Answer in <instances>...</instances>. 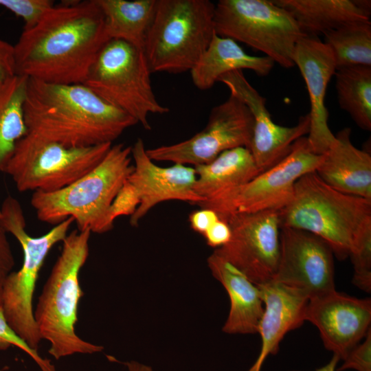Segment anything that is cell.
<instances>
[{"mask_svg": "<svg viewBox=\"0 0 371 371\" xmlns=\"http://www.w3.org/2000/svg\"><path fill=\"white\" fill-rule=\"evenodd\" d=\"M104 14L97 0L50 8L14 45L15 74L53 84H83L103 45Z\"/></svg>", "mask_w": 371, "mask_h": 371, "instance_id": "6da1fadb", "label": "cell"}, {"mask_svg": "<svg viewBox=\"0 0 371 371\" xmlns=\"http://www.w3.org/2000/svg\"><path fill=\"white\" fill-rule=\"evenodd\" d=\"M29 133L67 147L112 144L137 122L83 84L28 78L23 106Z\"/></svg>", "mask_w": 371, "mask_h": 371, "instance_id": "7a4b0ae2", "label": "cell"}, {"mask_svg": "<svg viewBox=\"0 0 371 371\" xmlns=\"http://www.w3.org/2000/svg\"><path fill=\"white\" fill-rule=\"evenodd\" d=\"M279 214L280 227L315 234L340 260L348 258L358 239L371 229V200L335 190L315 172L297 179L292 200Z\"/></svg>", "mask_w": 371, "mask_h": 371, "instance_id": "3957f363", "label": "cell"}, {"mask_svg": "<svg viewBox=\"0 0 371 371\" xmlns=\"http://www.w3.org/2000/svg\"><path fill=\"white\" fill-rule=\"evenodd\" d=\"M91 234L89 230L75 229L67 235L34 311L41 337L49 342L48 352L56 359L104 349L83 340L75 331L78 303L83 295L79 273L89 256Z\"/></svg>", "mask_w": 371, "mask_h": 371, "instance_id": "277c9868", "label": "cell"}, {"mask_svg": "<svg viewBox=\"0 0 371 371\" xmlns=\"http://www.w3.org/2000/svg\"><path fill=\"white\" fill-rule=\"evenodd\" d=\"M131 152L132 146L112 144L93 170L69 186L55 192H34L30 203L38 219L56 225L71 218L80 232L111 230L108 210L133 170Z\"/></svg>", "mask_w": 371, "mask_h": 371, "instance_id": "5b68a950", "label": "cell"}, {"mask_svg": "<svg viewBox=\"0 0 371 371\" xmlns=\"http://www.w3.org/2000/svg\"><path fill=\"white\" fill-rule=\"evenodd\" d=\"M214 9L209 0H157L144 47L150 71H190L215 34Z\"/></svg>", "mask_w": 371, "mask_h": 371, "instance_id": "8992f818", "label": "cell"}, {"mask_svg": "<svg viewBox=\"0 0 371 371\" xmlns=\"http://www.w3.org/2000/svg\"><path fill=\"white\" fill-rule=\"evenodd\" d=\"M0 227L11 234L21 246V267L12 271L3 286L1 306L8 325L32 350L37 351L42 340L34 317L33 295L39 272L50 249L63 242L74 223L69 218L38 237L26 230V221L20 202L8 196L0 208Z\"/></svg>", "mask_w": 371, "mask_h": 371, "instance_id": "52a82bcc", "label": "cell"}, {"mask_svg": "<svg viewBox=\"0 0 371 371\" xmlns=\"http://www.w3.org/2000/svg\"><path fill=\"white\" fill-rule=\"evenodd\" d=\"M148 64L142 49L121 41H107L98 52L83 85L122 110L146 130L151 128L150 114L170 109L154 93Z\"/></svg>", "mask_w": 371, "mask_h": 371, "instance_id": "ba28073f", "label": "cell"}, {"mask_svg": "<svg viewBox=\"0 0 371 371\" xmlns=\"http://www.w3.org/2000/svg\"><path fill=\"white\" fill-rule=\"evenodd\" d=\"M214 25L217 35L260 51L284 68L295 66V46L307 36L286 10L269 0H220Z\"/></svg>", "mask_w": 371, "mask_h": 371, "instance_id": "9c48e42d", "label": "cell"}, {"mask_svg": "<svg viewBox=\"0 0 371 371\" xmlns=\"http://www.w3.org/2000/svg\"><path fill=\"white\" fill-rule=\"evenodd\" d=\"M111 146L67 147L27 133L18 142L3 172L19 192H55L93 170Z\"/></svg>", "mask_w": 371, "mask_h": 371, "instance_id": "30bf717a", "label": "cell"}, {"mask_svg": "<svg viewBox=\"0 0 371 371\" xmlns=\"http://www.w3.org/2000/svg\"><path fill=\"white\" fill-rule=\"evenodd\" d=\"M322 157L323 155L313 152L307 137H302L274 166L243 185L198 205L214 210L222 220L236 213L280 211L292 200L297 179L315 172Z\"/></svg>", "mask_w": 371, "mask_h": 371, "instance_id": "8fae6325", "label": "cell"}, {"mask_svg": "<svg viewBox=\"0 0 371 371\" xmlns=\"http://www.w3.org/2000/svg\"><path fill=\"white\" fill-rule=\"evenodd\" d=\"M254 117L247 105L230 94L213 107L206 126L189 139L170 145L146 148L155 161H170L193 167L207 164L223 152L238 147L250 148Z\"/></svg>", "mask_w": 371, "mask_h": 371, "instance_id": "7c38bea8", "label": "cell"}, {"mask_svg": "<svg viewBox=\"0 0 371 371\" xmlns=\"http://www.w3.org/2000/svg\"><path fill=\"white\" fill-rule=\"evenodd\" d=\"M232 236L213 251L257 286L273 281L280 256L279 211L232 214L224 219Z\"/></svg>", "mask_w": 371, "mask_h": 371, "instance_id": "4fadbf2b", "label": "cell"}, {"mask_svg": "<svg viewBox=\"0 0 371 371\" xmlns=\"http://www.w3.org/2000/svg\"><path fill=\"white\" fill-rule=\"evenodd\" d=\"M334 253L308 232L281 227L280 256L273 281L296 289L312 299L335 290Z\"/></svg>", "mask_w": 371, "mask_h": 371, "instance_id": "5bb4252c", "label": "cell"}, {"mask_svg": "<svg viewBox=\"0 0 371 371\" xmlns=\"http://www.w3.org/2000/svg\"><path fill=\"white\" fill-rule=\"evenodd\" d=\"M218 82L223 83L230 94L241 100L250 110L254 121L249 150L260 172L274 166L285 157L294 142L308 134L309 113L300 117L293 126L276 124L266 107V100L249 83L243 71L223 75Z\"/></svg>", "mask_w": 371, "mask_h": 371, "instance_id": "9a60e30c", "label": "cell"}, {"mask_svg": "<svg viewBox=\"0 0 371 371\" xmlns=\"http://www.w3.org/2000/svg\"><path fill=\"white\" fill-rule=\"evenodd\" d=\"M305 321L317 327L324 347L342 360L371 329V300L335 289L308 300Z\"/></svg>", "mask_w": 371, "mask_h": 371, "instance_id": "2e32d148", "label": "cell"}, {"mask_svg": "<svg viewBox=\"0 0 371 371\" xmlns=\"http://www.w3.org/2000/svg\"><path fill=\"white\" fill-rule=\"evenodd\" d=\"M133 170L127 181L135 188L139 204L130 216L129 223L137 226L156 205L172 200L196 204L204 201L194 191L196 175L191 166L174 164L157 166L146 153L144 141L137 139L132 146Z\"/></svg>", "mask_w": 371, "mask_h": 371, "instance_id": "e0dca14e", "label": "cell"}, {"mask_svg": "<svg viewBox=\"0 0 371 371\" xmlns=\"http://www.w3.org/2000/svg\"><path fill=\"white\" fill-rule=\"evenodd\" d=\"M306 85L311 103L310 129L307 140L313 153L324 155L335 141L328 125L325 106L328 84L337 69L331 49L315 36H306L297 43L293 56Z\"/></svg>", "mask_w": 371, "mask_h": 371, "instance_id": "ac0fdd59", "label": "cell"}, {"mask_svg": "<svg viewBox=\"0 0 371 371\" xmlns=\"http://www.w3.org/2000/svg\"><path fill=\"white\" fill-rule=\"evenodd\" d=\"M258 286L264 304L258 329L262 344L256 361L248 371H260L266 358L278 352L285 335L303 324L309 300L303 292L273 280Z\"/></svg>", "mask_w": 371, "mask_h": 371, "instance_id": "d6986e66", "label": "cell"}, {"mask_svg": "<svg viewBox=\"0 0 371 371\" xmlns=\"http://www.w3.org/2000/svg\"><path fill=\"white\" fill-rule=\"evenodd\" d=\"M350 134L344 128L335 135L315 172L335 190L371 200V156L353 145Z\"/></svg>", "mask_w": 371, "mask_h": 371, "instance_id": "ffe728a7", "label": "cell"}, {"mask_svg": "<svg viewBox=\"0 0 371 371\" xmlns=\"http://www.w3.org/2000/svg\"><path fill=\"white\" fill-rule=\"evenodd\" d=\"M207 262L212 276L222 284L229 298V311L223 331L228 334L258 333L264 312L259 287L214 252Z\"/></svg>", "mask_w": 371, "mask_h": 371, "instance_id": "44dd1931", "label": "cell"}, {"mask_svg": "<svg viewBox=\"0 0 371 371\" xmlns=\"http://www.w3.org/2000/svg\"><path fill=\"white\" fill-rule=\"evenodd\" d=\"M308 36L355 22L370 21V1L357 0H275Z\"/></svg>", "mask_w": 371, "mask_h": 371, "instance_id": "7402d4cb", "label": "cell"}, {"mask_svg": "<svg viewBox=\"0 0 371 371\" xmlns=\"http://www.w3.org/2000/svg\"><path fill=\"white\" fill-rule=\"evenodd\" d=\"M274 64L265 56L247 54L235 41L215 33L190 74L194 85L204 91L212 87L220 77L230 71L249 69L258 76H265L271 72Z\"/></svg>", "mask_w": 371, "mask_h": 371, "instance_id": "603a6c76", "label": "cell"}, {"mask_svg": "<svg viewBox=\"0 0 371 371\" xmlns=\"http://www.w3.org/2000/svg\"><path fill=\"white\" fill-rule=\"evenodd\" d=\"M194 168L196 175L194 191L204 201L242 186L260 173L245 147L225 150L212 161Z\"/></svg>", "mask_w": 371, "mask_h": 371, "instance_id": "cb8c5ba5", "label": "cell"}, {"mask_svg": "<svg viewBox=\"0 0 371 371\" xmlns=\"http://www.w3.org/2000/svg\"><path fill=\"white\" fill-rule=\"evenodd\" d=\"M108 40H121L144 51L157 0H97Z\"/></svg>", "mask_w": 371, "mask_h": 371, "instance_id": "d4e9b609", "label": "cell"}, {"mask_svg": "<svg viewBox=\"0 0 371 371\" xmlns=\"http://www.w3.org/2000/svg\"><path fill=\"white\" fill-rule=\"evenodd\" d=\"M27 79L15 75L0 84V172L28 133L23 114Z\"/></svg>", "mask_w": 371, "mask_h": 371, "instance_id": "484cf974", "label": "cell"}, {"mask_svg": "<svg viewBox=\"0 0 371 371\" xmlns=\"http://www.w3.org/2000/svg\"><path fill=\"white\" fill-rule=\"evenodd\" d=\"M335 88L341 109L356 124L371 130V67L351 66L337 68Z\"/></svg>", "mask_w": 371, "mask_h": 371, "instance_id": "4316f807", "label": "cell"}, {"mask_svg": "<svg viewBox=\"0 0 371 371\" xmlns=\"http://www.w3.org/2000/svg\"><path fill=\"white\" fill-rule=\"evenodd\" d=\"M331 49L337 69L351 66L371 67V22H355L324 34Z\"/></svg>", "mask_w": 371, "mask_h": 371, "instance_id": "83f0119b", "label": "cell"}, {"mask_svg": "<svg viewBox=\"0 0 371 371\" xmlns=\"http://www.w3.org/2000/svg\"><path fill=\"white\" fill-rule=\"evenodd\" d=\"M354 269L352 284L363 291H371V229L356 242L349 257Z\"/></svg>", "mask_w": 371, "mask_h": 371, "instance_id": "f1b7e54d", "label": "cell"}, {"mask_svg": "<svg viewBox=\"0 0 371 371\" xmlns=\"http://www.w3.org/2000/svg\"><path fill=\"white\" fill-rule=\"evenodd\" d=\"M54 5L52 0H0V6L23 20V30L36 25Z\"/></svg>", "mask_w": 371, "mask_h": 371, "instance_id": "f546056e", "label": "cell"}, {"mask_svg": "<svg viewBox=\"0 0 371 371\" xmlns=\"http://www.w3.org/2000/svg\"><path fill=\"white\" fill-rule=\"evenodd\" d=\"M10 346H16L27 354L38 366L41 371H56L55 367L48 359L41 357L19 338L8 325L3 309L0 306V350H5Z\"/></svg>", "mask_w": 371, "mask_h": 371, "instance_id": "4dcf8cb0", "label": "cell"}, {"mask_svg": "<svg viewBox=\"0 0 371 371\" xmlns=\"http://www.w3.org/2000/svg\"><path fill=\"white\" fill-rule=\"evenodd\" d=\"M139 204L138 194L132 184L126 181L112 201L107 213L106 221L111 229L115 220L121 216H131Z\"/></svg>", "mask_w": 371, "mask_h": 371, "instance_id": "1f68e13d", "label": "cell"}, {"mask_svg": "<svg viewBox=\"0 0 371 371\" xmlns=\"http://www.w3.org/2000/svg\"><path fill=\"white\" fill-rule=\"evenodd\" d=\"M342 361L343 363L337 371H371V329L364 337L363 341L352 348Z\"/></svg>", "mask_w": 371, "mask_h": 371, "instance_id": "d6a6232c", "label": "cell"}, {"mask_svg": "<svg viewBox=\"0 0 371 371\" xmlns=\"http://www.w3.org/2000/svg\"><path fill=\"white\" fill-rule=\"evenodd\" d=\"M7 234L0 227V306L4 284L8 277L13 271L15 265L14 256Z\"/></svg>", "mask_w": 371, "mask_h": 371, "instance_id": "836d02e7", "label": "cell"}, {"mask_svg": "<svg viewBox=\"0 0 371 371\" xmlns=\"http://www.w3.org/2000/svg\"><path fill=\"white\" fill-rule=\"evenodd\" d=\"M232 236L229 224L224 220L219 218L203 235L207 245L215 249L227 244Z\"/></svg>", "mask_w": 371, "mask_h": 371, "instance_id": "e575fe53", "label": "cell"}, {"mask_svg": "<svg viewBox=\"0 0 371 371\" xmlns=\"http://www.w3.org/2000/svg\"><path fill=\"white\" fill-rule=\"evenodd\" d=\"M219 218L216 212L209 208H201L192 212L189 215L191 228L201 235Z\"/></svg>", "mask_w": 371, "mask_h": 371, "instance_id": "d590c367", "label": "cell"}, {"mask_svg": "<svg viewBox=\"0 0 371 371\" xmlns=\"http://www.w3.org/2000/svg\"><path fill=\"white\" fill-rule=\"evenodd\" d=\"M15 75L14 45L0 38V84Z\"/></svg>", "mask_w": 371, "mask_h": 371, "instance_id": "8d00e7d4", "label": "cell"}, {"mask_svg": "<svg viewBox=\"0 0 371 371\" xmlns=\"http://www.w3.org/2000/svg\"><path fill=\"white\" fill-rule=\"evenodd\" d=\"M125 364L128 371H153L151 367L137 361H131Z\"/></svg>", "mask_w": 371, "mask_h": 371, "instance_id": "74e56055", "label": "cell"}, {"mask_svg": "<svg viewBox=\"0 0 371 371\" xmlns=\"http://www.w3.org/2000/svg\"><path fill=\"white\" fill-rule=\"evenodd\" d=\"M340 361L339 358L333 355L330 360L324 366L317 368L315 371H336L338 362ZM289 371H300V370H289Z\"/></svg>", "mask_w": 371, "mask_h": 371, "instance_id": "f35d334b", "label": "cell"}, {"mask_svg": "<svg viewBox=\"0 0 371 371\" xmlns=\"http://www.w3.org/2000/svg\"><path fill=\"white\" fill-rule=\"evenodd\" d=\"M0 217H1V212H0Z\"/></svg>", "mask_w": 371, "mask_h": 371, "instance_id": "ab89813d", "label": "cell"}]
</instances>
